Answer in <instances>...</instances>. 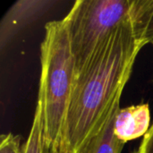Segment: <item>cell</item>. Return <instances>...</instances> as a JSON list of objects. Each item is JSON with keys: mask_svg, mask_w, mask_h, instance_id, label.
Returning <instances> with one entry per match:
<instances>
[{"mask_svg": "<svg viewBox=\"0 0 153 153\" xmlns=\"http://www.w3.org/2000/svg\"><path fill=\"white\" fill-rule=\"evenodd\" d=\"M143 46L128 22L75 73L63 131L67 153H80L120 106L124 88Z\"/></svg>", "mask_w": 153, "mask_h": 153, "instance_id": "6da1fadb", "label": "cell"}, {"mask_svg": "<svg viewBox=\"0 0 153 153\" xmlns=\"http://www.w3.org/2000/svg\"><path fill=\"white\" fill-rule=\"evenodd\" d=\"M38 105L48 148L63 141V131L75 74V62L64 20L48 22L40 46Z\"/></svg>", "mask_w": 153, "mask_h": 153, "instance_id": "7a4b0ae2", "label": "cell"}, {"mask_svg": "<svg viewBox=\"0 0 153 153\" xmlns=\"http://www.w3.org/2000/svg\"><path fill=\"white\" fill-rule=\"evenodd\" d=\"M133 0H77L63 19L75 73L81 71L121 26L130 22Z\"/></svg>", "mask_w": 153, "mask_h": 153, "instance_id": "3957f363", "label": "cell"}, {"mask_svg": "<svg viewBox=\"0 0 153 153\" xmlns=\"http://www.w3.org/2000/svg\"><path fill=\"white\" fill-rule=\"evenodd\" d=\"M151 125V112L148 104L130 106L118 110L114 126L116 136L126 143L144 136Z\"/></svg>", "mask_w": 153, "mask_h": 153, "instance_id": "277c9868", "label": "cell"}, {"mask_svg": "<svg viewBox=\"0 0 153 153\" xmlns=\"http://www.w3.org/2000/svg\"><path fill=\"white\" fill-rule=\"evenodd\" d=\"M50 1H18L6 13L1 22V45L15 33L18 28L22 27L28 22L36 18L39 13L43 12L48 5Z\"/></svg>", "mask_w": 153, "mask_h": 153, "instance_id": "5b68a950", "label": "cell"}, {"mask_svg": "<svg viewBox=\"0 0 153 153\" xmlns=\"http://www.w3.org/2000/svg\"><path fill=\"white\" fill-rule=\"evenodd\" d=\"M120 106L110 114L101 130L82 149L80 153H122L125 143L120 141L114 133L115 120Z\"/></svg>", "mask_w": 153, "mask_h": 153, "instance_id": "8992f818", "label": "cell"}, {"mask_svg": "<svg viewBox=\"0 0 153 153\" xmlns=\"http://www.w3.org/2000/svg\"><path fill=\"white\" fill-rule=\"evenodd\" d=\"M130 22L140 42H153V0H133Z\"/></svg>", "mask_w": 153, "mask_h": 153, "instance_id": "52a82bcc", "label": "cell"}, {"mask_svg": "<svg viewBox=\"0 0 153 153\" xmlns=\"http://www.w3.org/2000/svg\"><path fill=\"white\" fill-rule=\"evenodd\" d=\"M22 153H48V147L44 138L41 110L38 104L29 137L26 143L22 144Z\"/></svg>", "mask_w": 153, "mask_h": 153, "instance_id": "ba28073f", "label": "cell"}, {"mask_svg": "<svg viewBox=\"0 0 153 153\" xmlns=\"http://www.w3.org/2000/svg\"><path fill=\"white\" fill-rule=\"evenodd\" d=\"M0 153H22L21 137L13 134H2L0 137Z\"/></svg>", "mask_w": 153, "mask_h": 153, "instance_id": "9c48e42d", "label": "cell"}, {"mask_svg": "<svg viewBox=\"0 0 153 153\" xmlns=\"http://www.w3.org/2000/svg\"><path fill=\"white\" fill-rule=\"evenodd\" d=\"M139 153H153V124L148 133L143 136V142L138 149Z\"/></svg>", "mask_w": 153, "mask_h": 153, "instance_id": "30bf717a", "label": "cell"}, {"mask_svg": "<svg viewBox=\"0 0 153 153\" xmlns=\"http://www.w3.org/2000/svg\"><path fill=\"white\" fill-rule=\"evenodd\" d=\"M48 153H67V152H66V149H65V147L64 145V143L62 141L56 146L48 148Z\"/></svg>", "mask_w": 153, "mask_h": 153, "instance_id": "8fae6325", "label": "cell"}, {"mask_svg": "<svg viewBox=\"0 0 153 153\" xmlns=\"http://www.w3.org/2000/svg\"><path fill=\"white\" fill-rule=\"evenodd\" d=\"M133 153H139L138 152V150H137V151H135V152H134Z\"/></svg>", "mask_w": 153, "mask_h": 153, "instance_id": "7c38bea8", "label": "cell"}]
</instances>
